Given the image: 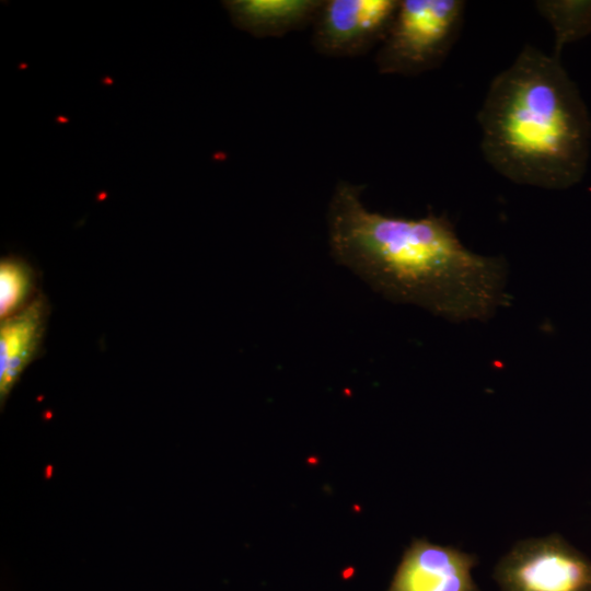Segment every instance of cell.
Segmentation results:
<instances>
[{"label": "cell", "mask_w": 591, "mask_h": 591, "mask_svg": "<svg viewBox=\"0 0 591 591\" xmlns=\"http://www.w3.org/2000/svg\"><path fill=\"white\" fill-rule=\"evenodd\" d=\"M47 304L36 298L16 314L1 320L0 401L5 402L21 374L35 357L43 337Z\"/></svg>", "instance_id": "obj_8"}, {"label": "cell", "mask_w": 591, "mask_h": 591, "mask_svg": "<svg viewBox=\"0 0 591 591\" xmlns=\"http://www.w3.org/2000/svg\"><path fill=\"white\" fill-rule=\"evenodd\" d=\"M361 192L339 181L332 194L327 235L337 264L389 301L450 322L495 315L506 294L505 258L465 247L444 215L403 218L370 211Z\"/></svg>", "instance_id": "obj_1"}, {"label": "cell", "mask_w": 591, "mask_h": 591, "mask_svg": "<svg viewBox=\"0 0 591 591\" xmlns=\"http://www.w3.org/2000/svg\"><path fill=\"white\" fill-rule=\"evenodd\" d=\"M464 10L461 0H399L375 55L379 72L409 77L440 66L460 34Z\"/></svg>", "instance_id": "obj_3"}, {"label": "cell", "mask_w": 591, "mask_h": 591, "mask_svg": "<svg viewBox=\"0 0 591 591\" xmlns=\"http://www.w3.org/2000/svg\"><path fill=\"white\" fill-rule=\"evenodd\" d=\"M477 565L475 554L413 538L386 591H480L472 576Z\"/></svg>", "instance_id": "obj_6"}, {"label": "cell", "mask_w": 591, "mask_h": 591, "mask_svg": "<svg viewBox=\"0 0 591 591\" xmlns=\"http://www.w3.org/2000/svg\"><path fill=\"white\" fill-rule=\"evenodd\" d=\"M493 578L500 591H591V559L552 533L514 543Z\"/></svg>", "instance_id": "obj_4"}, {"label": "cell", "mask_w": 591, "mask_h": 591, "mask_svg": "<svg viewBox=\"0 0 591 591\" xmlns=\"http://www.w3.org/2000/svg\"><path fill=\"white\" fill-rule=\"evenodd\" d=\"M325 0L223 1L232 23L257 38L281 37L315 22Z\"/></svg>", "instance_id": "obj_7"}, {"label": "cell", "mask_w": 591, "mask_h": 591, "mask_svg": "<svg viewBox=\"0 0 591 591\" xmlns=\"http://www.w3.org/2000/svg\"><path fill=\"white\" fill-rule=\"evenodd\" d=\"M34 288V275L22 259L7 257L0 265V316L8 318L27 304Z\"/></svg>", "instance_id": "obj_10"}, {"label": "cell", "mask_w": 591, "mask_h": 591, "mask_svg": "<svg viewBox=\"0 0 591 591\" xmlns=\"http://www.w3.org/2000/svg\"><path fill=\"white\" fill-rule=\"evenodd\" d=\"M399 0H325L313 23L312 45L328 57L363 55L385 38Z\"/></svg>", "instance_id": "obj_5"}, {"label": "cell", "mask_w": 591, "mask_h": 591, "mask_svg": "<svg viewBox=\"0 0 591 591\" xmlns=\"http://www.w3.org/2000/svg\"><path fill=\"white\" fill-rule=\"evenodd\" d=\"M535 8L554 31L557 58L567 44L591 35V0H541Z\"/></svg>", "instance_id": "obj_9"}, {"label": "cell", "mask_w": 591, "mask_h": 591, "mask_svg": "<svg viewBox=\"0 0 591 591\" xmlns=\"http://www.w3.org/2000/svg\"><path fill=\"white\" fill-rule=\"evenodd\" d=\"M477 120L483 155L507 179L560 190L583 178L591 117L560 58L525 46L491 81Z\"/></svg>", "instance_id": "obj_2"}]
</instances>
